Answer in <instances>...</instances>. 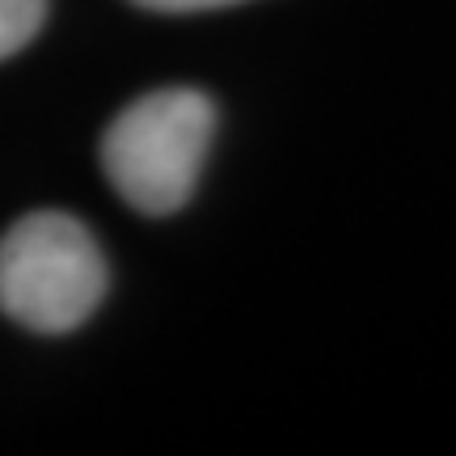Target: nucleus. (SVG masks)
Listing matches in <instances>:
<instances>
[{
    "instance_id": "obj_2",
    "label": "nucleus",
    "mask_w": 456,
    "mask_h": 456,
    "mask_svg": "<svg viewBox=\"0 0 456 456\" xmlns=\"http://www.w3.org/2000/svg\"><path fill=\"white\" fill-rule=\"evenodd\" d=\"M106 296V258L68 212H30L0 237V313L30 334L85 326Z\"/></svg>"
},
{
    "instance_id": "obj_1",
    "label": "nucleus",
    "mask_w": 456,
    "mask_h": 456,
    "mask_svg": "<svg viewBox=\"0 0 456 456\" xmlns=\"http://www.w3.org/2000/svg\"><path fill=\"white\" fill-rule=\"evenodd\" d=\"M216 135V106L199 89H157L114 114L102 169L123 203L144 216L178 212L195 195Z\"/></svg>"
},
{
    "instance_id": "obj_4",
    "label": "nucleus",
    "mask_w": 456,
    "mask_h": 456,
    "mask_svg": "<svg viewBox=\"0 0 456 456\" xmlns=\"http://www.w3.org/2000/svg\"><path fill=\"white\" fill-rule=\"evenodd\" d=\"M140 9H157V13H199V9H224V4H241V0H131Z\"/></svg>"
},
{
    "instance_id": "obj_3",
    "label": "nucleus",
    "mask_w": 456,
    "mask_h": 456,
    "mask_svg": "<svg viewBox=\"0 0 456 456\" xmlns=\"http://www.w3.org/2000/svg\"><path fill=\"white\" fill-rule=\"evenodd\" d=\"M47 21V0H0V60L30 43Z\"/></svg>"
}]
</instances>
